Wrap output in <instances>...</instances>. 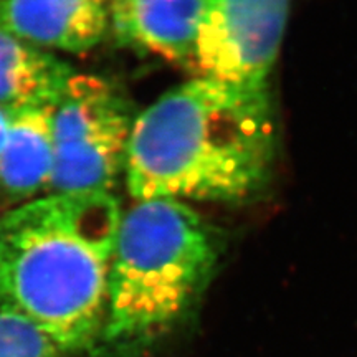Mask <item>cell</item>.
Wrapping results in <instances>:
<instances>
[{
  "label": "cell",
  "instance_id": "obj_11",
  "mask_svg": "<svg viewBox=\"0 0 357 357\" xmlns=\"http://www.w3.org/2000/svg\"><path fill=\"white\" fill-rule=\"evenodd\" d=\"M10 123H12L10 113L0 109V153H2L3 146H6V141H7V136H8V129H10Z\"/></svg>",
  "mask_w": 357,
  "mask_h": 357
},
{
  "label": "cell",
  "instance_id": "obj_2",
  "mask_svg": "<svg viewBox=\"0 0 357 357\" xmlns=\"http://www.w3.org/2000/svg\"><path fill=\"white\" fill-rule=\"evenodd\" d=\"M123 212L113 194H48L0 218V311L66 354L101 342Z\"/></svg>",
  "mask_w": 357,
  "mask_h": 357
},
{
  "label": "cell",
  "instance_id": "obj_6",
  "mask_svg": "<svg viewBox=\"0 0 357 357\" xmlns=\"http://www.w3.org/2000/svg\"><path fill=\"white\" fill-rule=\"evenodd\" d=\"M108 30L106 0H0V32L42 50L84 53Z\"/></svg>",
  "mask_w": 357,
  "mask_h": 357
},
{
  "label": "cell",
  "instance_id": "obj_4",
  "mask_svg": "<svg viewBox=\"0 0 357 357\" xmlns=\"http://www.w3.org/2000/svg\"><path fill=\"white\" fill-rule=\"evenodd\" d=\"M132 123L131 105L113 83L71 75L53 105L48 194H111L124 172Z\"/></svg>",
  "mask_w": 357,
  "mask_h": 357
},
{
  "label": "cell",
  "instance_id": "obj_9",
  "mask_svg": "<svg viewBox=\"0 0 357 357\" xmlns=\"http://www.w3.org/2000/svg\"><path fill=\"white\" fill-rule=\"evenodd\" d=\"M73 73L60 56L0 32V109L53 106Z\"/></svg>",
  "mask_w": 357,
  "mask_h": 357
},
{
  "label": "cell",
  "instance_id": "obj_3",
  "mask_svg": "<svg viewBox=\"0 0 357 357\" xmlns=\"http://www.w3.org/2000/svg\"><path fill=\"white\" fill-rule=\"evenodd\" d=\"M220 240L182 200H137L123 213L111 260L101 342L139 354L195 314L215 273Z\"/></svg>",
  "mask_w": 357,
  "mask_h": 357
},
{
  "label": "cell",
  "instance_id": "obj_7",
  "mask_svg": "<svg viewBox=\"0 0 357 357\" xmlns=\"http://www.w3.org/2000/svg\"><path fill=\"white\" fill-rule=\"evenodd\" d=\"M205 0H113L109 29L118 43L172 63L194 65Z\"/></svg>",
  "mask_w": 357,
  "mask_h": 357
},
{
  "label": "cell",
  "instance_id": "obj_10",
  "mask_svg": "<svg viewBox=\"0 0 357 357\" xmlns=\"http://www.w3.org/2000/svg\"><path fill=\"white\" fill-rule=\"evenodd\" d=\"M42 329L12 312L0 311V357H66Z\"/></svg>",
  "mask_w": 357,
  "mask_h": 357
},
{
  "label": "cell",
  "instance_id": "obj_1",
  "mask_svg": "<svg viewBox=\"0 0 357 357\" xmlns=\"http://www.w3.org/2000/svg\"><path fill=\"white\" fill-rule=\"evenodd\" d=\"M275 151L266 86L199 77L134 118L124 177L136 200L238 202L266 185Z\"/></svg>",
  "mask_w": 357,
  "mask_h": 357
},
{
  "label": "cell",
  "instance_id": "obj_8",
  "mask_svg": "<svg viewBox=\"0 0 357 357\" xmlns=\"http://www.w3.org/2000/svg\"><path fill=\"white\" fill-rule=\"evenodd\" d=\"M53 159V106L15 113L0 153V194L12 200H33L48 190Z\"/></svg>",
  "mask_w": 357,
  "mask_h": 357
},
{
  "label": "cell",
  "instance_id": "obj_5",
  "mask_svg": "<svg viewBox=\"0 0 357 357\" xmlns=\"http://www.w3.org/2000/svg\"><path fill=\"white\" fill-rule=\"evenodd\" d=\"M291 0H205L194 65L200 77L265 88Z\"/></svg>",
  "mask_w": 357,
  "mask_h": 357
}]
</instances>
